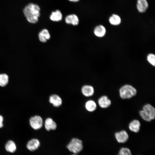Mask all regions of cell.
Listing matches in <instances>:
<instances>
[{"mask_svg":"<svg viewBox=\"0 0 155 155\" xmlns=\"http://www.w3.org/2000/svg\"><path fill=\"white\" fill-rule=\"evenodd\" d=\"M23 11L25 17L29 22L35 24L38 22L40 15V9L38 5L30 3L25 6Z\"/></svg>","mask_w":155,"mask_h":155,"instance_id":"obj_1","label":"cell"},{"mask_svg":"<svg viewBox=\"0 0 155 155\" xmlns=\"http://www.w3.org/2000/svg\"><path fill=\"white\" fill-rule=\"evenodd\" d=\"M136 89L131 85L125 84L121 87L119 90V95L123 99H130L137 94Z\"/></svg>","mask_w":155,"mask_h":155,"instance_id":"obj_2","label":"cell"},{"mask_svg":"<svg viewBox=\"0 0 155 155\" xmlns=\"http://www.w3.org/2000/svg\"><path fill=\"white\" fill-rule=\"evenodd\" d=\"M66 147L70 152L73 154H77L83 150V142L78 138H73L67 145Z\"/></svg>","mask_w":155,"mask_h":155,"instance_id":"obj_3","label":"cell"},{"mask_svg":"<svg viewBox=\"0 0 155 155\" xmlns=\"http://www.w3.org/2000/svg\"><path fill=\"white\" fill-rule=\"evenodd\" d=\"M31 127L33 129L38 130L41 129L43 124V119L40 116L36 115L31 117L29 119Z\"/></svg>","mask_w":155,"mask_h":155,"instance_id":"obj_4","label":"cell"},{"mask_svg":"<svg viewBox=\"0 0 155 155\" xmlns=\"http://www.w3.org/2000/svg\"><path fill=\"white\" fill-rule=\"evenodd\" d=\"M40 142L37 139L34 138L30 140L26 144L27 149L30 151H34L40 146Z\"/></svg>","mask_w":155,"mask_h":155,"instance_id":"obj_5","label":"cell"},{"mask_svg":"<svg viewBox=\"0 0 155 155\" xmlns=\"http://www.w3.org/2000/svg\"><path fill=\"white\" fill-rule=\"evenodd\" d=\"M115 135L116 140L120 143L125 142L129 138L128 133L124 130L116 132Z\"/></svg>","mask_w":155,"mask_h":155,"instance_id":"obj_6","label":"cell"},{"mask_svg":"<svg viewBox=\"0 0 155 155\" xmlns=\"http://www.w3.org/2000/svg\"><path fill=\"white\" fill-rule=\"evenodd\" d=\"M65 23L68 24H71L74 26L78 25L79 23L78 17L75 14H72L67 15L65 19Z\"/></svg>","mask_w":155,"mask_h":155,"instance_id":"obj_7","label":"cell"},{"mask_svg":"<svg viewBox=\"0 0 155 155\" xmlns=\"http://www.w3.org/2000/svg\"><path fill=\"white\" fill-rule=\"evenodd\" d=\"M143 110L152 120L154 119L155 109L153 106L148 104H146L143 106Z\"/></svg>","mask_w":155,"mask_h":155,"instance_id":"obj_8","label":"cell"},{"mask_svg":"<svg viewBox=\"0 0 155 155\" xmlns=\"http://www.w3.org/2000/svg\"><path fill=\"white\" fill-rule=\"evenodd\" d=\"M49 101L51 104L55 107L61 106L62 103L61 98L59 95L56 94L51 95L49 97Z\"/></svg>","mask_w":155,"mask_h":155,"instance_id":"obj_9","label":"cell"},{"mask_svg":"<svg viewBox=\"0 0 155 155\" xmlns=\"http://www.w3.org/2000/svg\"><path fill=\"white\" fill-rule=\"evenodd\" d=\"M38 37L41 42L45 43L50 38L51 35L48 30L44 28L39 32L38 34Z\"/></svg>","mask_w":155,"mask_h":155,"instance_id":"obj_10","label":"cell"},{"mask_svg":"<svg viewBox=\"0 0 155 155\" xmlns=\"http://www.w3.org/2000/svg\"><path fill=\"white\" fill-rule=\"evenodd\" d=\"M98 103L99 106L102 108L109 107L111 104V100L105 95L101 96L98 99Z\"/></svg>","mask_w":155,"mask_h":155,"instance_id":"obj_11","label":"cell"},{"mask_svg":"<svg viewBox=\"0 0 155 155\" xmlns=\"http://www.w3.org/2000/svg\"><path fill=\"white\" fill-rule=\"evenodd\" d=\"M44 127L47 131L55 130L57 127L56 123L51 118H48L44 122Z\"/></svg>","mask_w":155,"mask_h":155,"instance_id":"obj_12","label":"cell"},{"mask_svg":"<svg viewBox=\"0 0 155 155\" xmlns=\"http://www.w3.org/2000/svg\"><path fill=\"white\" fill-rule=\"evenodd\" d=\"M81 92L84 96L90 97L94 94V88L91 85H85L82 87Z\"/></svg>","mask_w":155,"mask_h":155,"instance_id":"obj_13","label":"cell"},{"mask_svg":"<svg viewBox=\"0 0 155 155\" xmlns=\"http://www.w3.org/2000/svg\"><path fill=\"white\" fill-rule=\"evenodd\" d=\"M50 20L54 22L61 21L63 18V15L61 11L59 9L52 12L50 16Z\"/></svg>","mask_w":155,"mask_h":155,"instance_id":"obj_14","label":"cell"},{"mask_svg":"<svg viewBox=\"0 0 155 155\" xmlns=\"http://www.w3.org/2000/svg\"><path fill=\"white\" fill-rule=\"evenodd\" d=\"M141 124L139 121L134 119L131 121L129 125V128L132 131L137 133L140 130Z\"/></svg>","mask_w":155,"mask_h":155,"instance_id":"obj_15","label":"cell"},{"mask_svg":"<svg viewBox=\"0 0 155 155\" xmlns=\"http://www.w3.org/2000/svg\"><path fill=\"white\" fill-rule=\"evenodd\" d=\"M148 6V3L146 0H137V7L139 12H145L147 9Z\"/></svg>","mask_w":155,"mask_h":155,"instance_id":"obj_16","label":"cell"},{"mask_svg":"<svg viewBox=\"0 0 155 155\" xmlns=\"http://www.w3.org/2000/svg\"><path fill=\"white\" fill-rule=\"evenodd\" d=\"M94 32L96 36L99 37H102L105 35L106 30L103 26L99 25L95 27L94 29Z\"/></svg>","mask_w":155,"mask_h":155,"instance_id":"obj_17","label":"cell"},{"mask_svg":"<svg viewBox=\"0 0 155 155\" xmlns=\"http://www.w3.org/2000/svg\"><path fill=\"white\" fill-rule=\"evenodd\" d=\"M6 150L9 152L13 153L16 152L17 149V146L13 140H8L5 145Z\"/></svg>","mask_w":155,"mask_h":155,"instance_id":"obj_18","label":"cell"},{"mask_svg":"<svg viewBox=\"0 0 155 155\" xmlns=\"http://www.w3.org/2000/svg\"><path fill=\"white\" fill-rule=\"evenodd\" d=\"M85 107L87 111L90 112L95 111L97 105L96 102L93 100L87 101L85 104Z\"/></svg>","mask_w":155,"mask_h":155,"instance_id":"obj_19","label":"cell"},{"mask_svg":"<svg viewBox=\"0 0 155 155\" xmlns=\"http://www.w3.org/2000/svg\"><path fill=\"white\" fill-rule=\"evenodd\" d=\"M9 82L8 75L6 73L0 74V86L5 87L8 84Z\"/></svg>","mask_w":155,"mask_h":155,"instance_id":"obj_20","label":"cell"},{"mask_svg":"<svg viewBox=\"0 0 155 155\" xmlns=\"http://www.w3.org/2000/svg\"><path fill=\"white\" fill-rule=\"evenodd\" d=\"M121 21L120 17L116 14H113L109 19L110 23L113 25L117 26L119 25L121 23Z\"/></svg>","mask_w":155,"mask_h":155,"instance_id":"obj_21","label":"cell"},{"mask_svg":"<svg viewBox=\"0 0 155 155\" xmlns=\"http://www.w3.org/2000/svg\"><path fill=\"white\" fill-rule=\"evenodd\" d=\"M147 59L148 62L152 65H155V55L153 53L149 54L147 56Z\"/></svg>","mask_w":155,"mask_h":155,"instance_id":"obj_22","label":"cell"},{"mask_svg":"<svg viewBox=\"0 0 155 155\" xmlns=\"http://www.w3.org/2000/svg\"><path fill=\"white\" fill-rule=\"evenodd\" d=\"M139 113L141 117L144 121L148 122H150L152 120L151 119L146 113L143 110L140 111Z\"/></svg>","mask_w":155,"mask_h":155,"instance_id":"obj_23","label":"cell"},{"mask_svg":"<svg viewBox=\"0 0 155 155\" xmlns=\"http://www.w3.org/2000/svg\"><path fill=\"white\" fill-rule=\"evenodd\" d=\"M118 155H131V154L129 149L122 148L120 149Z\"/></svg>","mask_w":155,"mask_h":155,"instance_id":"obj_24","label":"cell"},{"mask_svg":"<svg viewBox=\"0 0 155 155\" xmlns=\"http://www.w3.org/2000/svg\"><path fill=\"white\" fill-rule=\"evenodd\" d=\"M4 118L2 115H0V129L2 128L3 125Z\"/></svg>","mask_w":155,"mask_h":155,"instance_id":"obj_25","label":"cell"},{"mask_svg":"<svg viewBox=\"0 0 155 155\" xmlns=\"http://www.w3.org/2000/svg\"><path fill=\"white\" fill-rule=\"evenodd\" d=\"M69 1L73 2H78L80 0H68Z\"/></svg>","mask_w":155,"mask_h":155,"instance_id":"obj_26","label":"cell"},{"mask_svg":"<svg viewBox=\"0 0 155 155\" xmlns=\"http://www.w3.org/2000/svg\"><path fill=\"white\" fill-rule=\"evenodd\" d=\"M71 155H77V154H72Z\"/></svg>","mask_w":155,"mask_h":155,"instance_id":"obj_27","label":"cell"}]
</instances>
